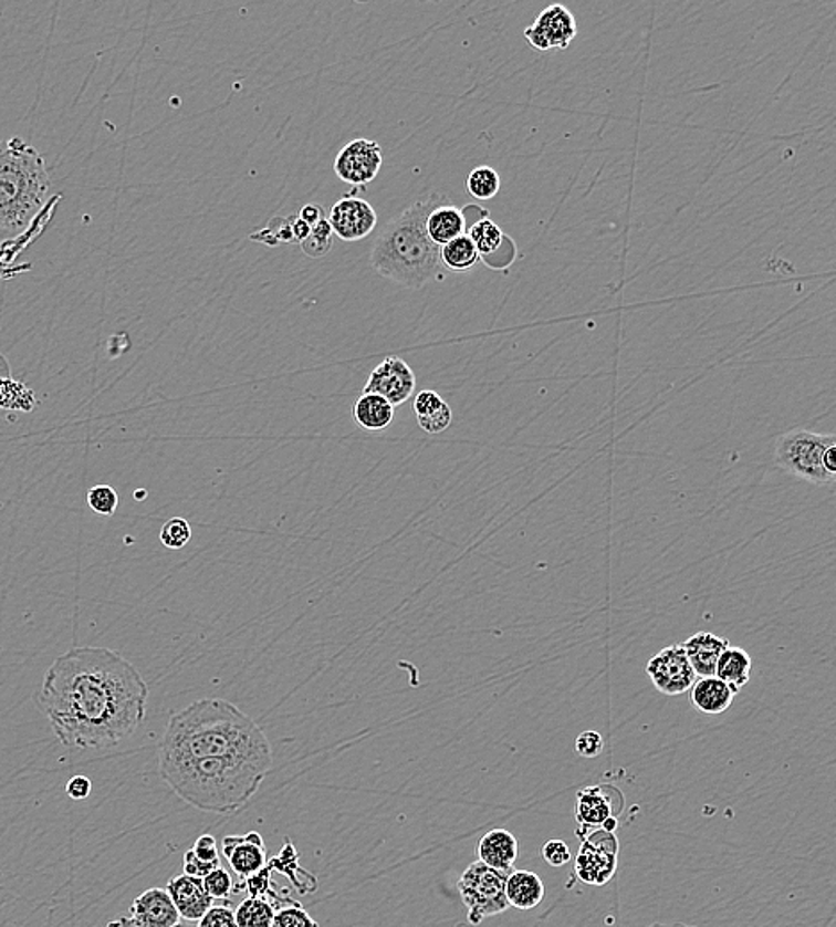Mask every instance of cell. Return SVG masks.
<instances>
[{"label": "cell", "mask_w": 836, "mask_h": 927, "mask_svg": "<svg viewBox=\"0 0 836 927\" xmlns=\"http://www.w3.org/2000/svg\"><path fill=\"white\" fill-rule=\"evenodd\" d=\"M147 699L139 670L107 647L63 653L34 696L61 744L77 749L118 746L138 730Z\"/></svg>", "instance_id": "1"}, {"label": "cell", "mask_w": 836, "mask_h": 927, "mask_svg": "<svg viewBox=\"0 0 836 927\" xmlns=\"http://www.w3.org/2000/svg\"><path fill=\"white\" fill-rule=\"evenodd\" d=\"M249 758L273 765L264 731L226 699H198L174 714L166 726L159 760Z\"/></svg>", "instance_id": "2"}, {"label": "cell", "mask_w": 836, "mask_h": 927, "mask_svg": "<svg viewBox=\"0 0 836 927\" xmlns=\"http://www.w3.org/2000/svg\"><path fill=\"white\" fill-rule=\"evenodd\" d=\"M446 200L441 194L427 195L384 227L369 253V264L378 275L409 290L445 279L441 247L428 238L427 218Z\"/></svg>", "instance_id": "3"}, {"label": "cell", "mask_w": 836, "mask_h": 927, "mask_svg": "<svg viewBox=\"0 0 836 927\" xmlns=\"http://www.w3.org/2000/svg\"><path fill=\"white\" fill-rule=\"evenodd\" d=\"M272 767L249 758L159 760V774L195 809L229 815L249 803Z\"/></svg>", "instance_id": "4"}, {"label": "cell", "mask_w": 836, "mask_h": 927, "mask_svg": "<svg viewBox=\"0 0 836 927\" xmlns=\"http://www.w3.org/2000/svg\"><path fill=\"white\" fill-rule=\"evenodd\" d=\"M51 191L42 154L22 138L0 142V232L31 226Z\"/></svg>", "instance_id": "5"}, {"label": "cell", "mask_w": 836, "mask_h": 927, "mask_svg": "<svg viewBox=\"0 0 836 927\" xmlns=\"http://www.w3.org/2000/svg\"><path fill=\"white\" fill-rule=\"evenodd\" d=\"M833 446H836L833 434L823 436L804 428H794L777 437L774 457L777 466L785 469L786 473L815 486H827L835 482L836 478L827 473L826 469V454Z\"/></svg>", "instance_id": "6"}, {"label": "cell", "mask_w": 836, "mask_h": 927, "mask_svg": "<svg viewBox=\"0 0 836 927\" xmlns=\"http://www.w3.org/2000/svg\"><path fill=\"white\" fill-rule=\"evenodd\" d=\"M509 874L511 873L488 867L485 863L477 860L460 876L457 888H459L460 899L468 908L469 923L473 926L509 909L505 897Z\"/></svg>", "instance_id": "7"}, {"label": "cell", "mask_w": 836, "mask_h": 927, "mask_svg": "<svg viewBox=\"0 0 836 927\" xmlns=\"http://www.w3.org/2000/svg\"><path fill=\"white\" fill-rule=\"evenodd\" d=\"M619 841L616 833L596 827L584 835V842L576 856V876L587 885L603 886L610 882L617 871Z\"/></svg>", "instance_id": "8"}, {"label": "cell", "mask_w": 836, "mask_h": 927, "mask_svg": "<svg viewBox=\"0 0 836 927\" xmlns=\"http://www.w3.org/2000/svg\"><path fill=\"white\" fill-rule=\"evenodd\" d=\"M646 673L658 692L666 696H680L694 685L696 673L690 667L681 644L663 647L646 666Z\"/></svg>", "instance_id": "9"}, {"label": "cell", "mask_w": 836, "mask_h": 927, "mask_svg": "<svg viewBox=\"0 0 836 927\" xmlns=\"http://www.w3.org/2000/svg\"><path fill=\"white\" fill-rule=\"evenodd\" d=\"M578 34L575 14L562 4L550 6L539 14L533 25L524 29V38L535 51L546 52L552 49H567Z\"/></svg>", "instance_id": "10"}, {"label": "cell", "mask_w": 836, "mask_h": 927, "mask_svg": "<svg viewBox=\"0 0 836 927\" xmlns=\"http://www.w3.org/2000/svg\"><path fill=\"white\" fill-rule=\"evenodd\" d=\"M384 156L382 147L372 139H354L341 148L334 162V171L349 186H366L377 179Z\"/></svg>", "instance_id": "11"}, {"label": "cell", "mask_w": 836, "mask_h": 927, "mask_svg": "<svg viewBox=\"0 0 836 927\" xmlns=\"http://www.w3.org/2000/svg\"><path fill=\"white\" fill-rule=\"evenodd\" d=\"M416 390V375L412 367L400 357H387L373 369L364 393L386 399L393 407L404 405Z\"/></svg>", "instance_id": "12"}, {"label": "cell", "mask_w": 836, "mask_h": 927, "mask_svg": "<svg viewBox=\"0 0 836 927\" xmlns=\"http://www.w3.org/2000/svg\"><path fill=\"white\" fill-rule=\"evenodd\" d=\"M326 221L331 223L332 232L337 238L354 243L372 235L378 218L372 204L366 202L364 198L346 195L332 206Z\"/></svg>", "instance_id": "13"}, {"label": "cell", "mask_w": 836, "mask_h": 927, "mask_svg": "<svg viewBox=\"0 0 836 927\" xmlns=\"http://www.w3.org/2000/svg\"><path fill=\"white\" fill-rule=\"evenodd\" d=\"M221 853L241 883L267 867V845L258 831H250L247 835L227 836L226 841L221 842Z\"/></svg>", "instance_id": "14"}, {"label": "cell", "mask_w": 836, "mask_h": 927, "mask_svg": "<svg viewBox=\"0 0 836 927\" xmlns=\"http://www.w3.org/2000/svg\"><path fill=\"white\" fill-rule=\"evenodd\" d=\"M129 917L136 927H174L180 923L179 912L165 888H150L138 895Z\"/></svg>", "instance_id": "15"}, {"label": "cell", "mask_w": 836, "mask_h": 927, "mask_svg": "<svg viewBox=\"0 0 836 927\" xmlns=\"http://www.w3.org/2000/svg\"><path fill=\"white\" fill-rule=\"evenodd\" d=\"M166 892L170 894L180 918L191 920V923H198L207 909L215 906L212 905L215 899L207 894L200 877L188 876V874L174 877L166 886Z\"/></svg>", "instance_id": "16"}, {"label": "cell", "mask_w": 836, "mask_h": 927, "mask_svg": "<svg viewBox=\"0 0 836 927\" xmlns=\"http://www.w3.org/2000/svg\"><path fill=\"white\" fill-rule=\"evenodd\" d=\"M466 235H468L469 239L473 241V244L478 250V256H480V259H482L489 268H492L494 259H497V256H500L501 252H503V256H506V258L514 259V261L515 258H518V249H515L514 239L503 235V230L500 229V226L494 223L489 216H482V218H477L473 223H469L468 232H466Z\"/></svg>", "instance_id": "17"}, {"label": "cell", "mask_w": 836, "mask_h": 927, "mask_svg": "<svg viewBox=\"0 0 836 927\" xmlns=\"http://www.w3.org/2000/svg\"><path fill=\"white\" fill-rule=\"evenodd\" d=\"M478 862L497 871L512 873L514 863L520 856V842L511 831L494 827L480 839L477 845Z\"/></svg>", "instance_id": "18"}, {"label": "cell", "mask_w": 836, "mask_h": 927, "mask_svg": "<svg viewBox=\"0 0 836 927\" xmlns=\"http://www.w3.org/2000/svg\"><path fill=\"white\" fill-rule=\"evenodd\" d=\"M681 646H683L685 655L689 658L690 667L694 670L696 676L708 678V676H715L717 662H719L722 652L730 646V640L717 637L710 632H699V634L687 638Z\"/></svg>", "instance_id": "19"}, {"label": "cell", "mask_w": 836, "mask_h": 927, "mask_svg": "<svg viewBox=\"0 0 836 927\" xmlns=\"http://www.w3.org/2000/svg\"><path fill=\"white\" fill-rule=\"evenodd\" d=\"M739 690L724 684L717 676L698 679L690 687V702L692 707L704 716H719L727 712Z\"/></svg>", "instance_id": "20"}, {"label": "cell", "mask_w": 836, "mask_h": 927, "mask_svg": "<svg viewBox=\"0 0 836 927\" xmlns=\"http://www.w3.org/2000/svg\"><path fill=\"white\" fill-rule=\"evenodd\" d=\"M546 888L543 879L532 871H512L506 877L505 897L512 908L526 909L537 908L544 900Z\"/></svg>", "instance_id": "21"}, {"label": "cell", "mask_w": 836, "mask_h": 927, "mask_svg": "<svg viewBox=\"0 0 836 927\" xmlns=\"http://www.w3.org/2000/svg\"><path fill=\"white\" fill-rule=\"evenodd\" d=\"M608 817H612V801L605 787H585L579 790L576 795V822L582 830L602 827Z\"/></svg>", "instance_id": "22"}, {"label": "cell", "mask_w": 836, "mask_h": 927, "mask_svg": "<svg viewBox=\"0 0 836 927\" xmlns=\"http://www.w3.org/2000/svg\"><path fill=\"white\" fill-rule=\"evenodd\" d=\"M468 232V220L459 207L451 204H442L436 207L427 218V235L437 247H445L453 239L460 238Z\"/></svg>", "instance_id": "23"}, {"label": "cell", "mask_w": 836, "mask_h": 927, "mask_svg": "<svg viewBox=\"0 0 836 927\" xmlns=\"http://www.w3.org/2000/svg\"><path fill=\"white\" fill-rule=\"evenodd\" d=\"M354 418L363 430H386L395 419V407L380 396L363 393L355 402Z\"/></svg>", "instance_id": "24"}, {"label": "cell", "mask_w": 836, "mask_h": 927, "mask_svg": "<svg viewBox=\"0 0 836 927\" xmlns=\"http://www.w3.org/2000/svg\"><path fill=\"white\" fill-rule=\"evenodd\" d=\"M753 660L742 647L728 646L717 662L715 676L739 690L750 684Z\"/></svg>", "instance_id": "25"}, {"label": "cell", "mask_w": 836, "mask_h": 927, "mask_svg": "<svg viewBox=\"0 0 836 927\" xmlns=\"http://www.w3.org/2000/svg\"><path fill=\"white\" fill-rule=\"evenodd\" d=\"M478 261H480V256L468 235L460 236L441 247V262L446 270L466 273L477 267Z\"/></svg>", "instance_id": "26"}, {"label": "cell", "mask_w": 836, "mask_h": 927, "mask_svg": "<svg viewBox=\"0 0 836 927\" xmlns=\"http://www.w3.org/2000/svg\"><path fill=\"white\" fill-rule=\"evenodd\" d=\"M275 912L272 903L249 897L234 912L236 927H272Z\"/></svg>", "instance_id": "27"}, {"label": "cell", "mask_w": 836, "mask_h": 927, "mask_svg": "<svg viewBox=\"0 0 836 927\" xmlns=\"http://www.w3.org/2000/svg\"><path fill=\"white\" fill-rule=\"evenodd\" d=\"M500 175L491 166H478L466 179V189L477 200H491L500 194Z\"/></svg>", "instance_id": "28"}, {"label": "cell", "mask_w": 836, "mask_h": 927, "mask_svg": "<svg viewBox=\"0 0 836 927\" xmlns=\"http://www.w3.org/2000/svg\"><path fill=\"white\" fill-rule=\"evenodd\" d=\"M332 232L331 223L326 221V218H323L320 223L311 229L309 232L307 238L300 243L302 250H304L305 256L313 259H320L325 256V253L331 252L332 249Z\"/></svg>", "instance_id": "29"}, {"label": "cell", "mask_w": 836, "mask_h": 927, "mask_svg": "<svg viewBox=\"0 0 836 927\" xmlns=\"http://www.w3.org/2000/svg\"><path fill=\"white\" fill-rule=\"evenodd\" d=\"M191 527L185 518H171L163 524L159 541L168 550H182L191 541Z\"/></svg>", "instance_id": "30"}, {"label": "cell", "mask_w": 836, "mask_h": 927, "mask_svg": "<svg viewBox=\"0 0 836 927\" xmlns=\"http://www.w3.org/2000/svg\"><path fill=\"white\" fill-rule=\"evenodd\" d=\"M33 393L22 384L11 381H0V407L6 409L29 410L33 407Z\"/></svg>", "instance_id": "31"}, {"label": "cell", "mask_w": 836, "mask_h": 927, "mask_svg": "<svg viewBox=\"0 0 836 927\" xmlns=\"http://www.w3.org/2000/svg\"><path fill=\"white\" fill-rule=\"evenodd\" d=\"M87 506L101 515H113L118 509V492L111 486H95L87 491Z\"/></svg>", "instance_id": "32"}, {"label": "cell", "mask_w": 836, "mask_h": 927, "mask_svg": "<svg viewBox=\"0 0 836 927\" xmlns=\"http://www.w3.org/2000/svg\"><path fill=\"white\" fill-rule=\"evenodd\" d=\"M272 927H320L311 915L300 905L276 909Z\"/></svg>", "instance_id": "33"}, {"label": "cell", "mask_w": 836, "mask_h": 927, "mask_svg": "<svg viewBox=\"0 0 836 927\" xmlns=\"http://www.w3.org/2000/svg\"><path fill=\"white\" fill-rule=\"evenodd\" d=\"M206 886L207 894L211 895L212 899H227L234 890V882L230 876L229 871L223 867H218L212 873L207 874L202 879Z\"/></svg>", "instance_id": "34"}, {"label": "cell", "mask_w": 836, "mask_h": 927, "mask_svg": "<svg viewBox=\"0 0 836 927\" xmlns=\"http://www.w3.org/2000/svg\"><path fill=\"white\" fill-rule=\"evenodd\" d=\"M451 421H453V413H451L450 405L448 404L442 405L441 409H437L430 416L418 419L419 427L424 428L427 434H432V436L448 430Z\"/></svg>", "instance_id": "35"}, {"label": "cell", "mask_w": 836, "mask_h": 927, "mask_svg": "<svg viewBox=\"0 0 836 927\" xmlns=\"http://www.w3.org/2000/svg\"><path fill=\"white\" fill-rule=\"evenodd\" d=\"M576 753L579 757L584 758H596L602 754L603 748H605V740H603L602 733H597L594 730L584 731V733L578 735V739H576Z\"/></svg>", "instance_id": "36"}, {"label": "cell", "mask_w": 836, "mask_h": 927, "mask_svg": "<svg viewBox=\"0 0 836 927\" xmlns=\"http://www.w3.org/2000/svg\"><path fill=\"white\" fill-rule=\"evenodd\" d=\"M197 927H236L234 912L226 906H211L198 920Z\"/></svg>", "instance_id": "37"}, {"label": "cell", "mask_w": 836, "mask_h": 927, "mask_svg": "<svg viewBox=\"0 0 836 927\" xmlns=\"http://www.w3.org/2000/svg\"><path fill=\"white\" fill-rule=\"evenodd\" d=\"M543 858L552 867H564L565 863L571 862L569 845L565 844L564 841H556V839L547 841L543 845Z\"/></svg>", "instance_id": "38"}, {"label": "cell", "mask_w": 836, "mask_h": 927, "mask_svg": "<svg viewBox=\"0 0 836 927\" xmlns=\"http://www.w3.org/2000/svg\"><path fill=\"white\" fill-rule=\"evenodd\" d=\"M445 404V399L441 398V395H437L436 390H421L414 398V413H416L418 419L425 418V416L436 413L437 409H441Z\"/></svg>", "instance_id": "39"}, {"label": "cell", "mask_w": 836, "mask_h": 927, "mask_svg": "<svg viewBox=\"0 0 836 927\" xmlns=\"http://www.w3.org/2000/svg\"><path fill=\"white\" fill-rule=\"evenodd\" d=\"M191 853H194L198 860H202V862L211 863V865H217V867H220L221 865L220 853H218V842L215 836H200V839L195 842Z\"/></svg>", "instance_id": "40"}, {"label": "cell", "mask_w": 836, "mask_h": 927, "mask_svg": "<svg viewBox=\"0 0 836 927\" xmlns=\"http://www.w3.org/2000/svg\"><path fill=\"white\" fill-rule=\"evenodd\" d=\"M215 868H218L217 865H211V863L198 860L191 851H188V853L185 854V874H188V876L200 877V879H203V877H206L207 874L212 873Z\"/></svg>", "instance_id": "41"}, {"label": "cell", "mask_w": 836, "mask_h": 927, "mask_svg": "<svg viewBox=\"0 0 836 927\" xmlns=\"http://www.w3.org/2000/svg\"><path fill=\"white\" fill-rule=\"evenodd\" d=\"M66 794L74 801H83L92 794V781L86 777H75L66 783Z\"/></svg>", "instance_id": "42"}, {"label": "cell", "mask_w": 836, "mask_h": 927, "mask_svg": "<svg viewBox=\"0 0 836 927\" xmlns=\"http://www.w3.org/2000/svg\"><path fill=\"white\" fill-rule=\"evenodd\" d=\"M300 220L307 223L311 229H313L316 223L323 220V212L322 207L314 206V204H309V206L302 207V211L299 215Z\"/></svg>", "instance_id": "43"}, {"label": "cell", "mask_w": 836, "mask_h": 927, "mask_svg": "<svg viewBox=\"0 0 836 927\" xmlns=\"http://www.w3.org/2000/svg\"><path fill=\"white\" fill-rule=\"evenodd\" d=\"M617 824H619V821L612 815V817H608L607 821L603 822L602 830L608 831V833H616Z\"/></svg>", "instance_id": "44"}, {"label": "cell", "mask_w": 836, "mask_h": 927, "mask_svg": "<svg viewBox=\"0 0 836 927\" xmlns=\"http://www.w3.org/2000/svg\"><path fill=\"white\" fill-rule=\"evenodd\" d=\"M106 927H136L130 917H119L118 920L107 924Z\"/></svg>", "instance_id": "45"}, {"label": "cell", "mask_w": 836, "mask_h": 927, "mask_svg": "<svg viewBox=\"0 0 836 927\" xmlns=\"http://www.w3.org/2000/svg\"><path fill=\"white\" fill-rule=\"evenodd\" d=\"M648 927H703V926H692V924H683V923H655Z\"/></svg>", "instance_id": "46"}, {"label": "cell", "mask_w": 836, "mask_h": 927, "mask_svg": "<svg viewBox=\"0 0 836 927\" xmlns=\"http://www.w3.org/2000/svg\"><path fill=\"white\" fill-rule=\"evenodd\" d=\"M174 927H197V923H191V920H185V918H180V923L175 924Z\"/></svg>", "instance_id": "47"}]
</instances>
